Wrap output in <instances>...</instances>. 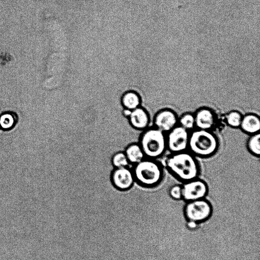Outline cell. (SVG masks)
I'll return each instance as SVG.
<instances>
[{
  "instance_id": "cell-12",
  "label": "cell",
  "mask_w": 260,
  "mask_h": 260,
  "mask_svg": "<svg viewBox=\"0 0 260 260\" xmlns=\"http://www.w3.org/2000/svg\"><path fill=\"white\" fill-rule=\"evenodd\" d=\"M239 128L249 136L258 134L260 130V119L254 113H247L243 115Z\"/></svg>"
},
{
  "instance_id": "cell-13",
  "label": "cell",
  "mask_w": 260,
  "mask_h": 260,
  "mask_svg": "<svg viewBox=\"0 0 260 260\" xmlns=\"http://www.w3.org/2000/svg\"><path fill=\"white\" fill-rule=\"evenodd\" d=\"M130 163L137 164L145 159V155L140 144H133L129 145L124 152Z\"/></svg>"
},
{
  "instance_id": "cell-18",
  "label": "cell",
  "mask_w": 260,
  "mask_h": 260,
  "mask_svg": "<svg viewBox=\"0 0 260 260\" xmlns=\"http://www.w3.org/2000/svg\"><path fill=\"white\" fill-rule=\"evenodd\" d=\"M179 124L185 128L191 131L195 127V120L194 114L191 113H186L179 118Z\"/></svg>"
},
{
  "instance_id": "cell-17",
  "label": "cell",
  "mask_w": 260,
  "mask_h": 260,
  "mask_svg": "<svg viewBox=\"0 0 260 260\" xmlns=\"http://www.w3.org/2000/svg\"><path fill=\"white\" fill-rule=\"evenodd\" d=\"M243 115L237 110H232L228 112L225 117L227 124L233 128H239Z\"/></svg>"
},
{
  "instance_id": "cell-10",
  "label": "cell",
  "mask_w": 260,
  "mask_h": 260,
  "mask_svg": "<svg viewBox=\"0 0 260 260\" xmlns=\"http://www.w3.org/2000/svg\"><path fill=\"white\" fill-rule=\"evenodd\" d=\"M194 114L196 128L212 131L217 123L216 113L210 108H200Z\"/></svg>"
},
{
  "instance_id": "cell-2",
  "label": "cell",
  "mask_w": 260,
  "mask_h": 260,
  "mask_svg": "<svg viewBox=\"0 0 260 260\" xmlns=\"http://www.w3.org/2000/svg\"><path fill=\"white\" fill-rule=\"evenodd\" d=\"M219 147V140L211 130L195 128L190 134L188 150L196 157H211L216 154Z\"/></svg>"
},
{
  "instance_id": "cell-7",
  "label": "cell",
  "mask_w": 260,
  "mask_h": 260,
  "mask_svg": "<svg viewBox=\"0 0 260 260\" xmlns=\"http://www.w3.org/2000/svg\"><path fill=\"white\" fill-rule=\"evenodd\" d=\"M182 186L183 199L186 202L205 198L208 193L207 184L199 178L184 183Z\"/></svg>"
},
{
  "instance_id": "cell-16",
  "label": "cell",
  "mask_w": 260,
  "mask_h": 260,
  "mask_svg": "<svg viewBox=\"0 0 260 260\" xmlns=\"http://www.w3.org/2000/svg\"><path fill=\"white\" fill-rule=\"evenodd\" d=\"M260 135L256 134L250 136L247 142V149L249 152L255 157L260 156Z\"/></svg>"
},
{
  "instance_id": "cell-5",
  "label": "cell",
  "mask_w": 260,
  "mask_h": 260,
  "mask_svg": "<svg viewBox=\"0 0 260 260\" xmlns=\"http://www.w3.org/2000/svg\"><path fill=\"white\" fill-rule=\"evenodd\" d=\"M213 212L211 203L205 198L187 202L183 213L187 221L203 224L211 219Z\"/></svg>"
},
{
  "instance_id": "cell-11",
  "label": "cell",
  "mask_w": 260,
  "mask_h": 260,
  "mask_svg": "<svg viewBox=\"0 0 260 260\" xmlns=\"http://www.w3.org/2000/svg\"><path fill=\"white\" fill-rule=\"evenodd\" d=\"M128 118L130 124L134 128L140 130L147 129L150 123L148 112L141 106L132 110Z\"/></svg>"
},
{
  "instance_id": "cell-20",
  "label": "cell",
  "mask_w": 260,
  "mask_h": 260,
  "mask_svg": "<svg viewBox=\"0 0 260 260\" xmlns=\"http://www.w3.org/2000/svg\"><path fill=\"white\" fill-rule=\"evenodd\" d=\"M170 197L175 200H181L183 199L182 186L176 185L173 186L169 192Z\"/></svg>"
},
{
  "instance_id": "cell-19",
  "label": "cell",
  "mask_w": 260,
  "mask_h": 260,
  "mask_svg": "<svg viewBox=\"0 0 260 260\" xmlns=\"http://www.w3.org/2000/svg\"><path fill=\"white\" fill-rule=\"evenodd\" d=\"M112 163L116 168L127 167L129 162L124 152L116 153L112 157Z\"/></svg>"
},
{
  "instance_id": "cell-8",
  "label": "cell",
  "mask_w": 260,
  "mask_h": 260,
  "mask_svg": "<svg viewBox=\"0 0 260 260\" xmlns=\"http://www.w3.org/2000/svg\"><path fill=\"white\" fill-rule=\"evenodd\" d=\"M154 127L167 134L179 124V117L176 112L169 108L158 111L154 119Z\"/></svg>"
},
{
  "instance_id": "cell-3",
  "label": "cell",
  "mask_w": 260,
  "mask_h": 260,
  "mask_svg": "<svg viewBox=\"0 0 260 260\" xmlns=\"http://www.w3.org/2000/svg\"><path fill=\"white\" fill-rule=\"evenodd\" d=\"M134 174L135 180L147 188L158 186L164 178V170L161 165L156 160L149 158L136 164Z\"/></svg>"
},
{
  "instance_id": "cell-9",
  "label": "cell",
  "mask_w": 260,
  "mask_h": 260,
  "mask_svg": "<svg viewBox=\"0 0 260 260\" xmlns=\"http://www.w3.org/2000/svg\"><path fill=\"white\" fill-rule=\"evenodd\" d=\"M135 180L134 172L127 167L116 168L111 175L114 187L121 191L131 189Z\"/></svg>"
},
{
  "instance_id": "cell-14",
  "label": "cell",
  "mask_w": 260,
  "mask_h": 260,
  "mask_svg": "<svg viewBox=\"0 0 260 260\" xmlns=\"http://www.w3.org/2000/svg\"><path fill=\"white\" fill-rule=\"evenodd\" d=\"M121 101L124 108L133 110L140 107L141 98L137 93L128 91L123 95Z\"/></svg>"
},
{
  "instance_id": "cell-4",
  "label": "cell",
  "mask_w": 260,
  "mask_h": 260,
  "mask_svg": "<svg viewBox=\"0 0 260 260\" xmlns=\"http://www.w3.org/2000/svg\"><path fill=\"white\" fill-rule=\"evenodd\" d=\"M140 145L146 157L156 160L167 150L166 134L155 127L146 129L141 137Z\"/></svg>"
},
{
  "instance_id": "cell-21",
  "label": "cell",
  "mask_w": 260,
  "mask_h": 260,
  "mask_svg": "<svg viewBox=\"0 0 260 260\" xmlns=\"http://www.w3.org/2000/svg\"><path fill=\"white\" fill-rule=\"evenodd\" d=\"M131 112H132L131 110H129V109L124 108V109L123 110V111L122 112V113H123V115H124V116L128 118L130 113H131Z\"/></svg>"
},
{
  "instance_id": "cell-6",
  "label": "cell",
  "mask_w": 260,
  "mask_h": 260,
  "mask_svg": "<svg viewBox=\"0 0 260 260\" xmlns=\"http://www.w3.org/2000/svg\"><path fill=\"white\" fill-rule=\"evenodd\" d=\"M190 132L178 124L166 135L167 148L172 154L188 150Z\"/></svg>"
},
{
  "instance_id": "cell-15",
  "label": "cell",
  "mask_w": 260,
  "mask_h": 260,
  "mask_svg": "<svg viewBox=\"0 0 260 260\" xmlns=\"http://www.w3.org/2000/svg\"><path fill=\"white\" fill-rule=\"evenodd\" d=\"M18 116L14 112H6L0 115V128L4 131H10L16 125Z\"/></svg>"
},
{
  "instance_id": "cell-1",
  "label": "cell",
  "mask_w": 260,
  "mask_h": 260,
  "mask_svg": "<svg viewBox=\"0 0 260 260\" xmlns=\"http://www.w3.org/2000/svg\"><path fill=\"white\" fill-rule=\"evenodd\" d=\"M166 164L169 171L183 183L198 178L200 175V167L196 157L187 151L172 154Z\"/></svg>"
}]
</instances>
